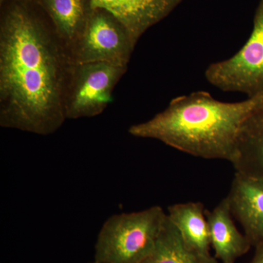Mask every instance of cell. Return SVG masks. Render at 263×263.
Segmentation results:
<instances>
[{
	"label": "cell",
	"mask_w": 263,
	"mask_h": 263,
	"mask_svg": "<svg viewBox=\"0 0 263 263\" xmlns=\"http://www.w3.org/2000/svg\"><path fill=\"white\" fill-rule=\"evenodd\" d=\"M34 3L5 0L0 20V125L48 136L66 120L67 51Z\"/></svg>",
	"instance_id": "obj_1"
},
{
	"label": "cell",
	"mask_w": 263,
	"mask_h": 263,
	"mask_svg": "<svg viewBox=\"0 0 263 263\" xmlns=\"http://www.w3.org/2000/svg\"><path fill=\"white\" fill-rule=\"evenodd\" d=\"M262 103L263 95L226 103L207 91H195L173 99L165 110L131 126L129 133L194 157L232 162L245 121Z\"/></svg>",
	"instance_id": "obj_2"
},
{
	"label": "cell",
	"mask_w": 263,
	"mask_h": 263,
	"mask_svg": "<svg viewBox=\"0 0 263 263\" xmlns=\"http://www.w3.org/2000/svg\"><path fill=\"white\" fill-rule=\"evenodd\" d=\"M167 219L159 205L110 216L99 232L95 262L141 263L155 249Z\"/></svg>",
	"instance_id": "obj_3"
},
{
	"label": "cell",
	"mask_w": 263,
	"mask_h": 263,
	"mask_svg": "<svg viewBox=\"0 0 263 263\" xmlns=\"http://www.w3.org/2000/svg\"><path fill=\"white\" fill-rule=\"evenodd\" d=\"M127 68L108 62L70 64L64 98L66 119L94 117L103 113L111 103L114 88Z\"/></svg>",
	"instance_id": "obj_4"
},
{
	"label": "cell",
	"mask_w": 263,
	"mask_h": 263,
	"mask_svg": "<svg viewBox=\"0 0 263 263\" xmlns=\"http://www.w3.org/2000/svg\"><path fill=\"white\" fill-rule=\"evenodd\" d=\"M205 76L221 91L248 98L263 95V0H259L252 32L243 47L228 60L209 65Z\"/></svg>",
	"instance_id": "obj_5"
},
{
	"label": "cell",
	"mask_w": 263,
	"mask_h": 263,
	"mask_svg": "<svg viewBox=\"0 0 263 263\" xmlns=\"http://www.w3.org/2000/svg\"><path fill=\"white\" fill-rule=\"evenodd\" d=\"M136 45L119 19L106 10L97 8L67 57L70 64L108 62L127 67Z\"/></svg>",
	"instance_id": "obj_6"
},
{
	"label": "cell",
	"mask_w": 263,
	"mask_h": 263,
	"mask_svg": "<svg viewBox=\"0 0 263 263\" xmlns=\"http://www.w3.org/2000/svg\"><path fill=\"white\" fill-rule=\"evenodd\" d=\"M227 197L252 245L263 243V179L235 172Z\"/></svg>",
	"instance_id": "obj_7"
},
{
	"label": "cell",
	"mask_w": 263,
	"mask_h": 263,
	"mask_svg": "<svg viewBox=\"0 0 263 263\" xmlns=\"http://www.w3.org/2000/svg\"><path fill=\"white\" fill-rule=\"evenodd\" d=\"M119 19L135 42L154 25L168 16L183 0H91Z\"/></svg>",
	"instance_id": "obj_8"
},
{
	"label": "cell",
	"mask_w": 263,
	"mask_h": 263,
	"mask_svg": "<svg viewBox=\"0 0 263 263\" xmlns=\"http://www.w3.org/2000/svg\"><path fill=\"white\" fill-rule=\"evenodd\" d=\"M212 248L215 258L221 263H235L252 247L247 235L235 226L228 197L212 211L205 210Z\"/></svg>",
	"instance_id": "obj_9"
},
{
	"label": "cell",
	"mask_w": 263,
	"mask_h": 263,
	"mask_svg": "<svg viewBox=\"0 0 263 263\" xmlns=\"http://www.w3.org/2000/svg\"><path fill=\"white\" fill-rule=\"evenodd\" d=\"M35 4L51 21L67 53L82 33L94 9L91 0H37Z\"/></svg>",
	"instance_id": "obj_10"
},
{
	"label": "cell",
	"mask_w": 263,
	"mask_h": 263,
	"mask_svg": "<svg viewBox=\"0 0 263 263\" xmlns=\"http://www.w3.org/2000/svg\"><path fill=\"white\" fill-rule=\"evenodd\" d=\"M167 212L170 221L179 231L186 247L202 257L212 258L210 231L203 204H174L168 207Z\"/></svg>",
	"instance_id": "obj_11"
},
{
	"label": "cell",
	"mask_w": 263,
	"mask_h": 263,
	"mask_svg": "<svg viewBox=\"0 0 263 263\" xmlns=\"http://www.w3.org/2000/svg\"><path fill=\"white\" fill-rule=\"evenodd\" d=\"M231 163L235 172L263 179V103L245 121Z\"/></svg>",
	"instance_id": "obj_12"
},
{
	"label": "cell",
	"mask_w": 263,
	"mask_h": 263,
	"mask_svg": "<svg viewBox=\"0 0 263 263\" xmlns=\"http://www.w3.org/2000/svg\"><path fill=\"white\" fill-rule=\"evenodd\" d=\"M141 263H219L215 257L205 258L186 247L167 216L152 253Z\"/></svg>",
	"instance_id": "obj_13"
},
{
	"label": "cell",
	"mask_w": 263,
	"mask_h": 263,
	"mask_svg": "<svg viewBox=\"0 0 263 263\" xmlns=\"http://www.w3.org/2000/svg\"><path fill=\"white\" fill-rule=\"evenodd\" d=\"M255 247V254L250 263H263V243Z\"/></svg>",
	"instance_id": "obj_14"
},
{
	"label": "cell",
	"mask_w": 263,
	"mask_h": 263,
	"mask_svg": "<svg viewBox=\"0 0 263 263\" xmlns=\"http://www.w3.org/2000/svg\"><path fill=\"white\" fill-rule=\"evenodd\" d=\"M25 1L29 2V3H35L37 0H25Z\"/></svg>",
	"instance_id": "obj_15"
},
{
	"label": "cell",
	"mask_w": 263,
	"mask_h": 263,
	"mask_svg": "<svg viewBox=\"0 0 263 263\" xmlns=\"http://www.w3.org/2000/svg\"><path fill=\"white\" fill-rule=\"evenodd\" d=\"M90 263H98V262H95V261H93V262H90Z\"/></svg>",
	"instance_id": "obj_16"
}]
</instances>
